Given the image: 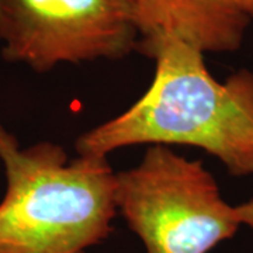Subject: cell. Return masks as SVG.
<instances>
[{
  "instance_id": "8992f818",
  "label": "cell",
  "mask_w": 253,
  "mask_h": 253,
  "mask_svg": "<svg viewBox=\"0 0 253 253\" xmlns=\"http://www.w3.org/2000/svg\"><path fill=\"white\" fill-rule=\"evenodd\" d=\"M235 210L241 225L248 226L253 231V199L239 206H235Z\"/></svg>"
},
{
  "instance_id": "6da1fadb",
  "label": "cell",
  "mask_w": 253,
  "mask_h": 253,
  "mask_svg": "<svg viewBox=\"0 0 253 253\" xmlns=\"http://www.w3.org/2000/svg\"><path fill=\"white\" fill-rule=\"evenodd\" d=\"M155 61L149 89L117 117L83 132L76 152L107 158L134 145H183L217 158L232 176L253 174V72L225 82L208 71L204 52L162 37L138 44Z\"/></svg>"
},
{
  "instance_id": "277c9868",
  "label": "cell",
  "mask_w": 253,
  "mask_h": 253,
  "mask_svg": "<svg viewBox=\"0 0 253 253\" xmlns=\"http://www.w3.org/2000/svg\"><path fill=\"white\" fill-rule=\"evenodd\" d=\"M1 55L44 73L136 51L134 0H0Z\"/></svg>"
},
{
  "instance_id": "7a4b0ae2",
  "label": "cell",
  "mask_w": 253,
  "mask_h": 253,
  "mask_svg": "<svg viewBox=\"0 0 253 253\" xmlns=\"http://www.w3.org/2000/svg\"><path fill=\"white\" fill-rule=\"evenodd\" d=\"M0 253H87L113 231L116 173L107 158L69 159L54 142L23 148L0 123Z\"/></svg>"
},
{
  "instance_id": "5b68a950",
  "label": "cell",
  "mask_w": 253,
  "mask_h": 253,
  "mask_svg": "<svg viewBox=\"0 0 253 253\" xmlns=\"http://www.w3.org/2000/svg\"><path fill=\"white\" fill-rule=\"evenodd\" d=\"M134 1L138 44L173 37L204 54L234 52L242 45L252 21L242 0Z\"/></svg>"
},
{
  "instance_id": "3957f363",
  "label": "cell",
  "mask_w": 253,
  "mask_h": 253,
  "mask_svg": "<svg viewBox=\"0 0 253 253\" xmlns=\"http://www.w3.org/2000/svg\"><path fill=\"white\" fill-rule=\"evenodd\" d=\"M116 206L146 253H210L242 226L204 163L165 145L116 173Z\"/></svg>"
},
{
  "instance_id": "52a82bcc",
  "label": "cell",
  "mask_w": 253,
  "mask_h": 253,
  "mask_svg": "<svg viewBox=\"0 0 253 253\" xmlns=\"http://www.w3.org/2000/svg\"><path fill=\"white\" fill-rule=\"evenodd\" d=\"M244 1V7L248 13V16L253 20V0H242Z\"/></svg>"
}]
</instances>
